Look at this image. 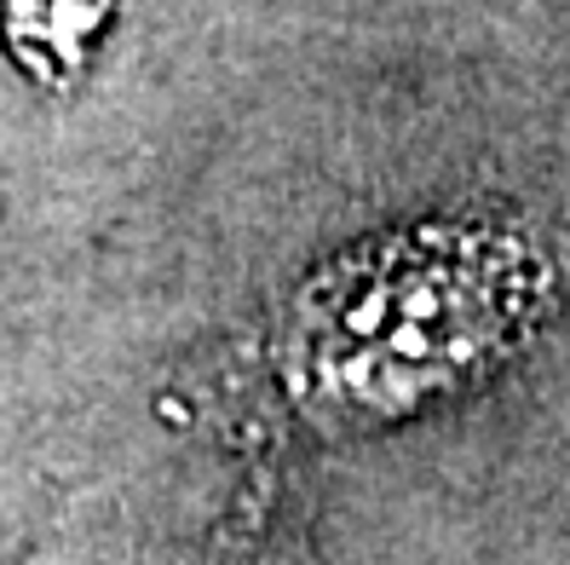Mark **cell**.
Segmentation results:
<instances>
[{"instance_id": "1", "label": "cell", "mask_w": 570, "mask_h": 565, "mask_svg": "<svg viewBox=\"0 0 570 565\" xmlns=\"http://www.w3.org/2000/svg\"><path fill=\"white\" fill-rule=\"evenodd\" d=\"M116 18V0H0V41L41 87H70Z\"/></svg>"}]
</instances>
